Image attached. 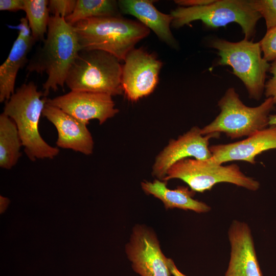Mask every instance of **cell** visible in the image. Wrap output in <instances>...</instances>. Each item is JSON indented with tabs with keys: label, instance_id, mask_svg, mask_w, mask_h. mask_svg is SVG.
<instances>
[{
	"label": "cell",
	"instance_id": "obj_22",
	"mask_svg": "<svg viewBox=\"0 0 276 276\" xmlns=\"http://www.w3.org/2000/svg\"><path fill=\"white\" fill-rule=\"evenodd\" d=\"M249 2L264 18L267 30L276 27V0H250Z\"/></svg>",
	"mask_w": 276,
	"mask_h": 276
},
{
	"label": "cell",
	"instance_id": "obj_5",
	"mask_svg": "<svg viewBox=\"0 0 276 276\" xmlns=\"http://www.w3.org/2000/svg\"><path fill=\"white\" fill-rule=\"evenodd\" d=\"M274 104L272 98L269 97L258 106H247L234 88H229L218 102L219 114L201 128V133L204 135L223 132L232 139L249 136L267 128L269 113Z\"/></svg>",
	"mask_w": 276,
	"mask_h": 276
},
{
	"label": "cell",
	"instance_id": "obj_20",
	"mask_svg": "<svg viewBox=\"0 0 276 276\" xmlns=\"http://www.w3.org/2000/svg\"><path fill=\"white\" fill-rule=\"evenodd\" d=\"M118 1L113 0H77L73 13L65 18L74 26L78 22L90 18L120 16Z\"/></svg>",
	"mask_w": 276,
	"mask_h": 276
},
{
	"label": "cell",
	"instance_id": "obj_17",
	"mask_svg": "<svg viewBox=\"0 0 276 276\" xmlns=\"http://www.w3.org/2000/svg\"><path fill=\"white\" fill-rule=\"evenodd\" d=\"M154 2L120 0L118 4L121 12L135 17L140 22L154 32L160 40L170 47L176 48L177 42L170 30L173 17L171 14H165L158 10L153 4Z\"/></svg>",
	"mask_w": 276,
	"mask_h": 276
},
{
	"label": "cell",
	"instance_id": "obj_6",
	"mask_svg": "<svg viewBox=\"0 0 276 276\" xmlns=\"http://www.w3.org/2000/svg\"><path fill=\"white\" fill-rule=\"evenodd\" d=\"M171 14L173 17L171 25L175 28L197 20L212 28L236 22L241 26L244 38L247 40L254 35L257 22L262 17L252 7L249 1L245 0H219L203 6H178Z\"/></svg>",
	"mask_w": 276,
	"mask_h": 276
},
{
	"label": "cell",
	"instance_id": "obj_21",
	"mask_svg": "<svg viewBox=\"0 0 276 276\" xmlns=\"http://www.w3.org/2000/svg\"><path fill=\"white\" fill-rule=\"evenodd\" d=\"M26 14L32 36L35 41L43 40L50 19L49 1L25 0Z\"/></svg>",
	"mask_w": 276,
	"mask_h": 276
},
{
	"label": "cell",
	"instance_id": "obj_4",
	"mask_svg": "<svg viewBox=\"0 0 276 276\" xmlns=\"http://www.w3.org/2000/svg\"><path fill=\"white\" fill-rule=\"evenodd\" d=\"M113 55L100 50H81L71 65L65 84L71 90L123 93L122 65Z\"/></svg>",
	"mask_w": 276,
	"mask_h": 276
},
{
	"label": "cell",
	"instance_id": "obj_15",
	"mask_svg": "<svg viewBox=\"0 0 276 276\" xmlns=\"http://www.w3.org/2000/svg\"><path fill=\"white\" fill-rule=\"evenodd\" d=\"M42 116L52 123L57 131V147L71 149L86 155L93 153L94 141L87 124L47 103Z\"/></svg>",
	"mask_w": 276,
	"mask_h": 276
},
{
	"label": "cell",
	"instance_id": "obj_29",
	"mask_svg": "<svg viewBox=\"0 0 276 276\" xmlns=\"http://www.w3.org/2000/svg\"><path fill=\"white\" fill-rule=\"evenodd\" d=\"M10 202V200L9 198L4 197L2 195L0 196V212L1 214H3L6 210Z\"/></svg>",
	"mask_w": 276,
	"mask_h": 276
},
{
	"label": "cell",
	"instance_id": "obj_7",
	"mask_svg": "<svg viewBox=\"0 0 276 276\" xmlns=\"http://www.w3.org/2000/svg\"><path fill=\"white\" fill-rule=\"evenodd\" d=\"M211 46L218 50V63L227 65L244 83L250 98L259 100L265 89L266 73L270 64L261 55L259 42L244 39L237 42L216 39Z\"/></svg>",
	"mask_w": 276,
	"mask_h": 276
},
{
	"label": "cell",
	"instance_id": "obj_24",
	"mask_svg": "<svg viewBox=\"0 0 276 276\" xmlns=\"http://www.w3.org/2000/svg\"><path fill=\"white\" fill-rule=\"evenodd\" d=\"M76 4L77 0H51L49 1V8L53 15L65 18L73 13Z\"/></svg>",
	"mask_w": 276,
	"mask_h": 276
},
{
	"label": "cell",
	"instance_id": "obj_18",
	"mask_svg": "<svg viewBox=\"0 0 276 276\" xmlns=\"http://www.w3.org/2000/svg\"><path fill=\"white\" fill-rule=\"evenodd\" d=\"M141 187L146 193L162 201L167 210L176 208L198 213H207L211 210L205 203L194 199L193 197L195 192L187 187L178 186L175 189H169L167 181L156 179L152 182H142Z\"/></svg>",
	"mask_w": 276,
	"mask_h": 276
},
{
	"label": "cell",
	"instance_id": "obj_1",
	"mask_svg": "<svg viewBox=\"0 0 276 276\" xmlns=\"http://www.w3.org/2000/svg\"><path fill=\"white\" fill-rule=\"evenodd\" d=\"M73 26L58 15L51 16L47 37L27 66L30 73H45L42 84L44 95L63 87L70 68L81 51Z\"/></svg>",
	"mask_w": 276,
	"mask_h": 276
},
{
	"label": "cell",
	"instance_id": "obj_11",
	"mask_svg": "<svg viewBox=\"0 0 276 276\" xmlns=\"http://www.w3.org/2000/svg\"><path fill=\"white\" fill-rule=\"evenodd\" d=\"M201 128L194 126L176 140H171L157 155L152 166V175L163 180L169 169L178 161L193 157L198 160H206L212 157L209 141L219 137L220 133L202 135Z\"/></svg>",
	"mask_w": 276,
	"mask_h": 276
},
{
	"label": "cell",
	"instance_id": "obj_25",
	"mask_svg": "<svg viewBox=\"0 0 276 276\" xmlns=\"http://www.w3.org/2000/svg\"><path fill=\"white\" fill-rule=\"evenodd\" d=\"M269 72L272 77L265 83V95L267 98L271 97L276 104V59L270 64Z\"/></svg>",
	"mask_w": 276,
	"mask_h": 276
},
{
	"label": "cell",
	"instance_id": "obj_26",
	"mask_svg": "<svg viewBox=\"0 0 276 276\" xmlns=\"http://www.w3.org/2000/svg\"><path fill=\"white\" fill-rule=\"evenodd\" d=\"M25 0H1L0 10L16 12L24 10Z\"/></svg>",
	"mask_w": 276,
	"mask_h": 276
},
{
	"label": "cell",
	"instance_id": "obj_30",
	"mask_svg": "<svg viewBox=\"0 0 276 276\" xmlns=\"http://www.w3.org/2000/svg\"><path fill=\"white\" fill-rule=\"evenodd\" d=\"M268 125H276V114H270L269 116Z\"/></svg>",
	"mask_w": 276,
	"mask_h": 276
},
{
	"label": "cell",
	"instance_id": "obj_23",
	"mask_svg": "<svg viewBox=\"0 0 276 276\" xmlns=\"http://www.w3.org/2000/svg\"><path fill=\"white\" fill-rule=\"evenodd\" d=\"M263 57L267 62L276 59V27L267 30L263 38L259 42Z\"/></svg>",
	"mask_w": 276,
	"mask_h": 276
},
{
	"label": "cell",
	"instance_id": "obj_8",
	"mask_svg": "<svg viewBox=\"0 0 276 276\" xmlns=\"http://www.w3.org/2000/svg\"><path fill=\"white\" fill-rule=\"evenodd\" d=\"M179 179L185 182L195 192L210 190L216 184L228 182L255 191L260 183L244 174L236 164L227 166L209 163L207 160L181 159L173 164L162 180Z\"/></svg>",
	"mask_w": 276,
	"mask_h": 276
},
{
	"label": "cell",
	"instance_id": "obj_13",
	"mask_svg": "<svg viewBox=\"0 0 276 276\" xmlns=\"http://www.w3.org/2000/svg\"><path fill=\"white\" fill-rule=\"evenodd\" d=\"M230 259L224 276H263L249 225L233 220L228 231Z\"/></svg>",
	"mask_w": 276,
	"mask_h": 276
},
{
	"label": "cell",
	"instance_id": "obj_2",
	"mask_svg": "<svg viewBox=\"0 0 276 276\" xmlns=\"http://www.w3.org/2000/svg\"><path fill=\"white\" fill-rule=\"evenodd\" d=\"M73 26L81 50L104 51L120 61L150 32L139 21L121 16L87 18Z\"/></svg>",
	"mask_w": 276,
	"mask_h": 276
},
{
	"label": "cell",
	"instance_id": "obj_27",
	"mask_svg": "<svg viewBox=\"0 0 276 276\" xmlns=\"http://www.w3.org/2000/svg\"><path fill=\"white\" fill-rule=\"evenodd\" d=\"M179 7H194L210 4L213 0H177L174 1Z\"/></svg>",
	"mask_w": 276,
	"mask_h": 276
},
{
	"label": "cell",
	"instance_id": "obj_19",
	"mask_svg": "<svg viewBox=\"0 0 276 276\" xmlns=\"http://www.w3.org/2000/svg\"><path fill=\"white\" fill-rule=\"evenodd\" d=\"M22 146L17 126L4 112L0 115V167L9 170L21 156Z\"/></svg>",
	"mask_w": 276,
	"mask_h": 276
},
{
	"label": "cell",
	"instance_id": "obj_16",
	"mask_svg": "<svg viewBox=\"0 0 276 276\" xmlns=\"http://www.w3.org/2000/svg\"><path fill=\"white\" fill-rule=\"evenodd\" d=\"M18 35L10 52L0 66V102L8 101L14 93L17 73L27 61V55L36 42L26 17L16 26Z\"/></svg>",
	"mask_w": 276,
	"mask_h": 276
},
{
	"label": "cell",
	"instance_id": "obj_12",
	"mask_svg": "<svg viewBox=\"0 0 276 276\" xmlns=\"http://www.w3.org/2000/svg\"><path fill=\"white\" fill-rule=\"evenodd\" d=\"M47 103L87 125L92 119H97L101 125L119 112L111 96L90 91L71 90L64 95L48 99Z\"/></svg>",
	"mask_w": 276,
	"mask_h": 276
},
{
	"label": "cell",
	"instance_id": "obj_28",
	"mask_svg": "<svg viewBox=\"0 0 276 276\" xmlns=\"http://www.w3.org/2000/svg\"><path fill=\"white\" fill-rule=\"evenodd\" d=\"M168 265L171 274L173 276H187L182 273L176 267L174 261L168 258Z\"/></svg>",
	"mask_w": 276,
	"mask_h": 276
},
{
	"label": "cell",
	"instance_id": "obj_9",
	"mask_svg": "<svg viewBox=\"0 0 276 276\" xmlns=\"http://www.w3.org/2000/svg\"><path fill=\"white\" fill-rule=\"evenodd\" d=\"M125 252L133 270L140 276L172 275L156 234L145 225L134 226Z\"/></svg>",
	"mask_w": 276,
	"mask_h": 276
},
{
	"label": "cell",
	"instance_id": "obj_14",
	"mask_svg": "<svg viewBox=\"0 0 276 276\" xmlns=\"http://www.w3.org/2000/svg\"><path fill=\"white\" fill-rule=\"evenodd\" d=\"M209 163L221 164L233 160L256 163V156L264 151L276 149V125L257 131L246 139L227 144L210 146Z\"/></svg>",
	"mask_w": 276,
	"mask_h": 276
},
{
	"label": "cell",
	"instance_id": "obj_10",
	"mask_svg": "<svg viewBox=\"0 0 276 276\" xmlns=\"http://www.w3.org/2000/svg\"><path fill=\"white\" fill-rule=\"evenodd\" d=\"M122 65V85L126 97L132 102L150 95L158 81L162 62L142 48H134Z\"/></svg>",
	"mask_w": 276,
	"mask_h": 276
},
{
	"label": "cell",
	"instance_id": "obj_3",
	"mask_svg": "<svg viewBox=\"0 0 276 276\" xmlns=\"http://www.w3.org/2000/svg\"><path fill=\"white\" fill-rule=\"evenodd\" d=\"M48 98L33 82L17 88L5 103L3 112L15 122L24 151L32 161L52 159L59 149L48 144L41 136L39 123Z\"/></svg>",
	"mask_w": 276,
	"mask_h": 276
}]
</instances>
